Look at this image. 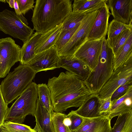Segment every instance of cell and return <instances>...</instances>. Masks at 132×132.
I'll list each match as a JSON object with an SVG mask.
<instances>
[{"instance_id":"cell-3","label":"cell","mask_w":132,"mask_h":132,"mask_svg":"<svg viewBox=\"0 0 132 132\" xmlns=\"http://www.w3.org/2000/svg\"><path fill=\"white\" fill-rule=\"evenodd\" d=\"M36 74L28 65L20 64L8 74L0 85V89L8 105L29 87Z\"/></svg>"},{"instance_id":"cell-6","label":"cell","mask_w":132,"mask_h":132,"mask_svg":"<svg viewBox=\"0 0 132 132\" xmlns=\"http://www.w3.org/2000/svg\"><path fill=\"white\" fill-rule=\"evenodd\" d=\"M0 30L23 43L34 32V30L24 23L15 12L7 9L0 12Z\"/></svg>"},{"instance_id":"cell-17","label":"cell","mask_w":132,"mask_h":132,"mask_svg":"<svg viewBox=\"0 0 132 132\" xmlns=\"http://www.w3.org/2000/svg\"><path fill=\"white\" fill-rule=\"evenodd\" d=\"M132 110V88L123 96L114 101L107 114L111 120L114 117L128 113Z\"/></svg>"},{"instance_id":"cell-27","label":"cell","mask_w":132,"mask_h":132,"mask_svg":"<svg viewBox=\"0 0 132 132\" xmlns=\"http://www.w3.org/2000/svg\"><path fill=\"white\" fill-rule=\"evenodd\" d=\"M66 116L62 113L55 112L51 115V120L55 132H72L69 126L63 122Z\"/></svg>"},{"instance_id":"cell-32","label":"cell","mask_w":132,"mask_h":132,"mask_svg":"<svg viewBox=\"0 0 132 132\" xmlns=\"http://www.w3.org/2000/svg\"><path fill=\"white\" fill-rule=\"evenodd\" d=\"M132 111V110L128 113L118 116L110 132H121L129 114Z\"/></svg>"},{"instance_id":"cell-16","label":"cell","mask_w":132,"mask_h":132,"mask_svg":"<svg viewBox=\"0 0 132 132\" xmlns=\"http://www.w3.org/2000/svg\"><path fill=\"white\" fill-rule=\"evenodd\" d=\"M62 26V23L42 33L35 45V54L48 50L54 46L61 30Z\"/></svg>"},{"instance_id":"cell-25","label":"cell","mask_w":132,"mask_h":132,"mask_svg":"<svg viewBox=\"0 0 132 132\" xmlns=\"http://www.w3.org/2000/svg\"><path fill=\"white\" fill-rule=\"evenodd\" d=\"M111 120L106 115L100 116L92 126L85 132H110Z\"/></svg>"},{"instance_id":"cell-30","label":"cell","mask_w":132,"mask_h":132,"mask_svg":"<svg viewBox=\"0 0 132 132\" xmlns=\"http://www.w3.org/2000/svg\"><path fill=\"white\" fill-rule=\"evenodd\" d=\"M132 87V81L128 82L120 86L113 93L111 96L112 102L119 99L125 94Z\"/></svg>"},{"instance_id":"cell-23","label":"cell","mask_w":132,"mask_h":132,"mask_svg":"<svg viewBox=\"0 0 132 132\" xmlns=\"http://www.w3.org/2000/svg\"><path fill=\"white\" fill-rule=\"evenodd\" d=\"M37 89L38 99L51 115L54 112L49 88L46 84L43 83L37 85Z\"/></svg>"},{"instance_id":"cell-39","label":"cell","mask_w":132,"mask_h":132,"mask_svg":"<svg viewBox=\"0 0 132 132\" xmlns=\"http://www.w3.org/2000/svg\"><path fill=\"white\" fill-rule=\"evenodd\" d=\"M15 0H6V2L9 3V6L12 8H14Z\"/></svg>"},{"instance_id":"cell-42","label":"cell","mask_w":132,"mask_h":132,"mask_svg":"<svg viewBox=\"0 0 132 132\" xmlns=\"http://www.w3.org/2000/svg\"></svg>"},{"instance_id":"cell-35","label":"cell","mask_w":132,"mask_h":132,"mask_svg":"<svg viewBox=\"0 0 132 132\" xmlns=\"http://www.w3.org/2000/svg\"><path fill=\"white\" fill-rule=\"evenodd\" d=\"M19 9L22 15L34 7V0H17Z\"/></svg>"},{"instance_id":"cell-22","label":"cell","mask_w":132,"mask_h":132,"mask_svg":"<svg viewBox=\"0 0 132 132\" xmlns=\"http://www.w3.org/2000/svg\"><path fill=\"white\" fill-rule=\"evenodd\" d=\"M131 34L132 28L128 29L113 38L106 39L109 46L112 50L114 57L122 48Z\"/></svg>"},{"instance_id":"cell-15","label":"cell","mask_w":132,"mask_h":132,"mask_svg":"<svg viewBox=\"0 0 132 132\" xmlns=\"http://www.w3.org/2000/svg\"><path fill=\"white\" fill-rule=\"evenodd\" d=\"M34 116L36 125L33 129L37 132H55L51 120V115L37 99Z\"/></svg>"},{"instance_id":"cell-34","label":"cell","mask_w":132,"mask_h":132,"mask_svg":"<svg viewBox=\"0 0 132 132\" xmlns=\"http://www.w3.org/2000/svg\"><path fill=\"white\" fill-rule=\"evenodd\" d=\"M99 117L92 118L84 117V120L79 127L72 132H85L92 126Z\"/></svg>"},{"instance_id":"cell-20","label":"cell","mask_w":132,"mask_h":132,"mask_svg":"<svg viewBox=\"0 0 132 132\" xmlns=\"http://www.w3.org/2000/svg\"><path fill=\"white\" fill-rule=\"evenodd\" d=\"M107 0H74L72 11L88 14L98 10L106 4Z\"/></svg>"},{"instance_id":"cell-2","label":"cell","mask_w":132,"mask_h":132,"mask_svg":"<svg viewBox=\"0 0 132 132\" xmlns=\"http://www.w3.org/2000/svg\"><path fill=\"white\" fill-rule=\"evenodd\" d=\"M31 21L36 32L43 33L62 23L72 12L70 0H36Z\"/></svg>"},{"instance_id":"cell-33","label":"cell","mask_w":132,"mask_h":132,"mask_svg":"<svg viewBox=\"0 0 132 132\" xmlns=\"http://www.w3.org/2000/svg\"><path fill=\"white\" fill-rule=\"evenodd\" d=\"M112 105L111 96L104 99H100L97 113L100 116L107 115L109 112Z\"/></svg>"},{"instance_id":"cell-8","label":"cell","mask_w":132,"mask_h":132,"mask_svg":"<svg viewBox=\"0 0 132 132\" xmlns=\"http://www.w3.org/2000/svg\"><path fill=\"white\" fill-rule=\"evenodd\" d=\"M132 81V57L114 70L97 94L100 99L111 97L119 87Z\"/></svg>"},{"instance_id":"cell-5","label":"cell","mask_w":132,"mask_h":132,"mask_svg":"<svg viewBox=\"0 0 132 132\" xmlns=\"http://www.w3.org/2000/svg\"><path fill=\"white\" fill-rule=\"evenodd\" d=\"M37 85L32 82L9 108L5 121L22 124L26 117L34 116L38 99Z\"/></svg>"},{"instance_id":"cell-4","label":"cell","mask_w":132,"mask_h":132,"mask_svg":"<svg viewBox=\"0 0 132 132\" xmlns=\"http://www.w3.org/2000/svg\"><path fill=\"white\" fill-rule=\"evenodd\" d=\"M114 55L106 37L103 38L98 64L84 83L92 94H98L114 70Z\"/></svg>"},{"instance_id":"cell-10","label":"cell","mask_w":132,"mask_h":132,"mask_svg":"<svg viewBox=\"0 0 132 132\" xmlns=\"http://www.w3.org/2000/svg\"><path fill=\"white\" fill-rule=\"evenodd\" d=\"M103 38L87 40L73 56L83 62L92 71L98 64Z\"/></svg>"},{"instance_id":"cell-41","label":"cell","mask_w":132,"mask_h":132,"mask_svg":"<svg viewBox=\"0 0 132 132\" xmlns=\"http://www.w3.org/2000/svg\"></svg>"},{"instance_id":"cell-12","label":"cell","mask_w":132,"mask_h":132,"mask_svg":"<svg viewBox=\"0 0 132 132\" xmlns=\"http://www.w3.org/2000/svg\"><path fill=\"white\" fill-rule=\"evenodd\" d=\"M106 4L114 19L132 24V0H107Z\"/></svg>"},{"instance_id":"cell-11","label":"cell","mask_w":132,"mask_h":132,"mask_svg":"<svg viewBox=\"0 0 132 132\" xmlns=\"http://www.w3.org/2000/svg\"><path fill=\"white\" fill-rule=\"evenodd\" d=\"M59 56L55 46L36 54L27 64L37 73L38 72L58 68Z\"/></svg>"},{"instance_id":"cell-37","label":"cell","mask_w":132,"mask_h":132,"mask_svg":"<svg viewBox=\"0 0 132 132\" xmlns=\"http://www.w3.org/2000/svg\"><path fill=\"white\" fill-rule=\"evenodd\" d=\"M121 132H132V111L130 112Z\"/></svg>"},{"instance_id":"cell-26","label":"cell","mask_w":132,"mask_h":132,"mask_svg":"<svg viewBox=\"0 0 132 132\" xmlns=\"http://www.w3.org/2000/svg\"><path fill=\"white\" fill-rule=\"evenodd\" d=\"M26 125L5 121L0 126V132H36Z\"/></svg>"},{"instance_id":"cell-19","label":"cell","mask_w":132,"mask_h":132,"mask_svg":"<svg viewBox=\"0 0 132 132\" xmlns=\"http://www.w3.org/2000/svg\"><path fill=\"white\" fill-rule=\"evenodd\" d=\"M43 33L36 32L26 42L21 48L20 64L27 65L36 55L35 48L36 43Z\"/></svg>"},{"instance_id":"cell-40","label":"cell","mask_w":132,"mask_h":132,"mask_svg":"<svg viewBox=\"0 0 132 132\" xmlns=\"http://www.w3.org/2000/svg\"><path fill=\"white\" fill-rule=\"evenodd\" d=\"M0 2H4V0H0Z\"/></svg>"},{"instance_id":"cell-28","label":"cell","mask_w":132,"mask_h":132,"mask_svg":"<svg viewBox=\"0 0 132 132\" xmlns=\"http://www.w3.org/2000/svg\"><path fill=\"white\" fill-rule=\"evenodd\" d=\"M130 28H132V24H125L113 19L108 26L107 39L113 38L124 30Z\"/></svg>"},{"instance_id":"cell-13","label":"cell","mask_w":132,"mask_h":132,"mask_svg":"<svg viewBox=\"0 0 132 132\" xmlns=\"http://www.w3.org/2000/svg\"><path fill=\"white\" fill-rule=\"evenodd\" d=\"M98 10V13L92 27L88 40L103 39L106 37L107 34L111 13L107 4Z\"/></svg>"},{"instance_id":"cell-36","label":"cell","mask_w":132,"mask_h":132,"mask_svg":"<svg viewBox=\"0 0 132 132\" xmlns=\"http://www.w3.org/2000/svg\"><path fill=\"white\" fill-rule=\"evenodd\" d=\"M0 89V125L5 121V120L9 109Z\"/></svg>"},{"instance_id":"cell-31","label":"cell","mask_w":132,"mask_h":132,"mask_svg":"<svg viewBox=\"0 0 132 132\" xmlns=\"http://www.w3.org/2000/svg\"><path fill=\"white\" fill-rule=\"evenodd\" d=\"M67 116L71 120V124L69 128L72 131L76 130L79 127L84 118L76 114L75 111H71L67 115Z\"/></svg>"},{"instance_id":"cell-1","label":"cell","mask_w":132,"mask_h":132,"mask_svg":"<svg viewBox=\"0 0 132 132\" xmlns=\"http://www.w3.org/2000/svg\"><path fill=\"white\" fill-rule=\"evenodd\" d=\"M53 111L62 113L68 108L79 107L91 94L83 81L68 71L48 79Z\"/></svg>"},{"instance_id":"cell-18","label":"cell","mask_w":132,"mask_h":132,"mask_svg":"<svg viewBox=\"0 0 132 132\" xmlns=\"http://www.w3.org/2000/svg\"><path fill=\"white\" fill-rule=\"evenodd\" d=\"M100 101L97 94H92L75 111L77 114L85 118H92L99 116L97 111Z\"/></svg>"},{"instance_id":"cell-29","label":"cell","mask_w":132,"mask_h":132,"mask_svg":"<svg viewBox=\"0 0 132 132\" xmlns=\"http://www.w3.org/2000/svg\"><path fill=\"white\" fill-rule=\"evenodd\" d=\"M80 24L81 23L71 29L61 31L54 45L58 52L61 50L69 42L79 28Z\"/></svg>"},{"instance_id":"cell-14","label":"cell","mask_w":132,"mask_h":132,"mask_svg":"<svg viewBox=\"0 0 132 132\" xmlns=\"http://www.w3.org/2000/svg\"><path fill=\"white\" fill-rule=\"evenodd\" d=\"M63 68L75 75L83 81L91 71L89 68L81 61L72 56H60L58 68Z\"/></svg>"},{"instance_id":"cell-21","label":"cell","mask_w":132,"mask_h":132,"mask_svg":"<svg viewBox=\"0 0 132 132\" xmlns=\"http://www.w3.org/2000/svg\"><path fill=\"white\" fill-rule=\"evenodd\" d=\"M132 57V34L125 44L114 57V70L121 66Z\"/></svg>"},{"instance_id":"cell-7","label":"cell","mask_w":132,"mask_h":132,"mask_svg":"<svg viewBox=\"0 0 132 132\" xmlns=\"http://www.w3.org/2000/svg\"><path fill=\"white\" fill-rule=\"evenodd\" d=\"M98 10L88 13L69 42L58 52L60 56H73L75 52L88 40V37Z\"/></svg>"},{"instance_id":"cell-9","label":"cell","mask_w":132,"mask_h":132,"mask_svg":"<svg viewBox=\"0 0 132 132\" xmlns=\"http://www.w3.org/2000/svg\"><path fill=\"white\" fill-rule=\"evenodd\" d=\"M21 50L11 38L0 39V78L6 77L12 67L20 61Z\"/></svg>"},{"instance_id":"cell-24","label":"cell","mask_w":132,"mask_h":132,"mask_svg":"<svg viewBox=\"0 0 132 132\" xmlns=\"http://www.w3.org/2000/svg\"><path fill=\"white\" fill-rule=\"evenodd\" d=\"M88 14L82 12L72 11L62 22L61 31L67 30L75 27L81 22Z\"/></svg>"},{"instance_id":"cell-38","label":"cell","mask_w":132,"mask_h":132,"mask_svg":"<svg viewBox=\"0 0 132 132\" xmlns=\"http://www.w3.org/2000/svg\"><path fill=\"white\" fill-rule=\"evenodd\" d=\"M14 8L15 10V12L16 15L21 19L23 22L26 25L28 26V23L27 20L24 16L23 15L20 11L18 5L17 0H15Z\"/></svg>"}]
</instances>
